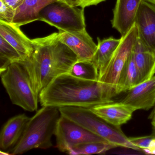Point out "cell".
<instances>
[{
	"label": "cell",
	"mask_w": 155,
	"mask_h": 155,
	"mask_svg": "<svg viewBox=\"0 0 155 155\" xmlns=\"http://www.w3.org/2000/svg\"><path fill=\"white\" fill-rule=\"evenodd\" d=\"M32 41L34 51L25 62L34 90L39 95L41 91L57 77L70 73L78 60L76 54L60 40L58 33Z\"/></svg>",
	"instance_id": "1"
},
{
	"label": "cell",
	"mask_w": 155,
	"mask_h": 155,
	"mask_svg": "<svg viewBox=\"0 0 155 155\" xmlns=\"http://www.w3.org/2000/svg\"><path fill=\"white\" fill-rule=\"evenodd\" d=\"M113 96L98 81L62 74L43 88L39 95L42 107L89 108L113 102Z\"/></svg>",
	"instance_id": "2"
},
{
	"label": "cell",
	"mask_w": 155,
	"mask_h": 155,
	"mask_svg": "<svg viewBox=\"0 0 155 155\" xmlns=\"http://www.w3.org/2000/svg\"><path fill=\"white\" fill-rule=\"evenodd\" d=\"M61 116L59 108L42 107L30 118L20 139L12 150V155L23 154L34 149L51 147V138Z\"/></svg>",
	"instance_id": "3"
},
{
	"label": "cell",
	"mask_w": 155,
	"mask_h": 155,
	"mask_svg": "<svg viewBox=\"0 0 155 155\" xmlns=\"http://www.w3.org/2000/svg\"><path fill=\"white\" fill-rule=\"evenodd\" d=\"M25 61L12 63L1 72V77L12 104L33 112L38 109L39 95L33 87Z\"/></svg>",
	"instance_id": "4"
},
{
	"label": "cell",
	"mask_w": 155,
	"mask_h": 155,
	"mask_svg": "<svg viewBox=\"0 0 155 155\" xmlns=\"http://www.w3.org/2000/svg\"><path fill=\"white\" fill-rule=\"evenodd\" d=\"M61 115L82 126L93 134L116 146L140 150L132 144L120 127H114L95 115L88 108L63 107L59 108Z\"/></svg>",
	"instance_id": "5"
},
{
	"label": "cell",
	"mask_w": 155,
	"mask_h": 155,
	"mask_svg": "<svg viewBox=\"0 0 155 155\" xmlns=\"http://www.w3.org/2000/svg\"><path fill=\"white\" fill-rule=\"evenodd\" d=\"M138 36L136 23L130 30L120 38V42L104 69L99 74L98 81L113 97L117 94L118 81L120 72L132 54Z\"/></svg>",
	"instance_id": "6"
},
{
	"label": "cell",
	"mask_w": 155,
	"mask_h": 155,
	"mask_svg": "<svg viewBox=\"0 0 155 155\" xmlns=\"http://www.w3.org/2000/svg\"><path fill=\"white\" fill-rule=\"evenodd\" d=\"M84 9L73 7L65 0H59L46 6L40 12L38 20L66 31L86 29Z\"/></svg>",
	"instance_id": "7"
},
{
	"label": "cell",
	"mask_w": 155,
	"mask_h": 155,
	"mask_svg": "<svg viewBox=\"0 0 155 155\" xmlns=\"http://www.w3.org/2000/svg\"><path fill=\"white\" fill-rule=\"evenodd\" d=\"M55 136L57 147L61 152L66 153L71 148L79 144L107 141L61 115L57 123Z\"/></svg>",
	"instance_id": "8"
},
{
	"label": "cell",
	"mask_w": 155,
	"mask_h": 155,
	"mask_svg": "<svg viewBox=\"0 0 155 155\" xmlns=\"http://www.w3.org/2000/svg\"><path fill=\"white\" fill-rule=\"evenodd\" d=\"M58 36L60 40L76 54L78 61L91 60L97 45L86 29L75 31L59 30Z\"/></svg>",
	"instance_id": "9"
},
{
	"label": "cell",
	"mask_w": 155,
	"mask_h": 155,
	"mask_svg": "<svg viewBox=\"0 0 155 155\" xmlns=\"http://www.w3.org/2000/svg\"><path fill=\"white\" fill-rule=\"evenodd\" d=\"M120 102L130 107L134 111L149 110L155 107V76L130 90Z\"/></svg>",
	"instance_id": "10"
},
{
	"label": "cell",
	"mask_w": 155,
	"mask_h": 155,
	"mask_svg": "<svg viewBox=\"0 0 155 155\" xmlns=\"http://www.w3.org/2000/svg\"><path fill=\"white\" fill-rule=\"evenodd\" d=\"M141 1L142 0H117L111 24L121 36L126 35L135 24Z\"/></svg>",
	"instance_id": "11"
},
{
	"label": "cell",
	"mask_w": 155,
	"mask_h": 155,
	"mask_svg": "<svg viewBox=\"0 0 155 155\" xmlns=\"http://www.w3.org/2000/svg\"><path fill=\"white\" fill-rule=\"evenodd\" d=\"M135 23L139 37L155 52V5L142 0Z\"/></svg>",
	"instance_id": "12"
},
{
	"label": "cell",
	"mask_w": 155,
	"mask_h": 155,
	"mask_svg": "<svg viewBox=\"0 0 155 155\" xmlns=\"http://www.w3.org/2000/svg\"><path fill=\"white\" fill-rule=\"evenodd\" d=\"M89 109L104 121L117 127L130 120L134 112L130 107L120 101L101 104Z\"/></svg>",
	"instance_id": "13"
},
{
	"label": "cell",
	"mask_w": 155,
	"mask_h": 155,
	"mask_svg": "<svg viewBox=\"0 0 155 155\" xmlns=\"http://www.w3.org/2000/svg\"><path fill=\"white\" fill-rule=\"evenodd\" d=\"M19 26L0 20V36L13 46L26 60L30 58L34 50L32 40L23 33Z\"/></svg>",
	"instance_id": "14"
},
{
	"label": "cell",
	"mask_w": 155,
	"mask_h": 155,
	"mask_svg": "<svg viewBox=\"0 0 155 155\" xmlns=\"http://www.w3.org/2000/svg\"><path fill=\"white\" fill-rule=\"evenodd\" d=\"M142 82L150 79L155 73V52L138 36L132 52Z\"/></svg>",
	"instance_id": "15"
},
{
	"label": "cell",
	"mask_w": 155,
	"mask_h": 155,
	"mask_svg": "<svg viewBox=\"0 0 155 155\" xmlns=\"http://www.w3.org/2000/svg\"><path fill=\"white\" fill-rule=\"evenodd\" d=\"M30 118L25 114H20L6 122L0 135L1 150L6 151L14 147L20 139Z\"/></svg>",
	"instance_id": "16"
},
{
	"label": "cell",
	"mask_w": 155,
	"mask_h": 155,
	"mask_svg": "<svg viewBox=\"0 0 155 155\" xmlns=\"http://www.w3.org/2000/svg\"><path fill=\"white\" fill-rule=\"evenodd\" d=\"M59 0H24L16 9L12 23L21 27L38 20L39 15L46 6Z\"/></svg>",
	"instance_id": "17"
},
{
	"label": "cell",
	"mask_w": 155,
	"mask_h": 155,
	"mask_svg": "<svg viewBox=\"0 0 155 155\" xmlns=\"http://www.w3.org/2000/svg\"><path fill=\"white\" fill-rule=\"evenodd\" d=\"M120 39L110 37L101 40L97 38V51L91 59L99 71V74L105 68L110 61L120 42Z\"/></svg>",
	"instance_id": "18"
},
{
	"label": "cell",
	"mask_w": 155,
	"mask_h": 155,
	"mask_svg": "<svg viewBox=\"0 0 155 155\" xmlns=\"http://www.w3.org/2000/svg\"><path fill=\"white\" fill-rule=\"evenodd\" d=\"M142 82L132 54L123 67L118 81L117 94L128 91Z\"/></svg>",
	"instance_id": "19"
},
{
	"label": "cell",
	"mask_w": 155,
	"mask_h": 155,
	"mask_svg": "<svg viewBox=\"0 0 155 155\" xmlns=\"http://www.w3.org/2000/svg\"><path fill=\"white\" fill-rule=\"evenodd\" d=\"M115 147L116 146L107 141L88 142L73 146L67 153L71 155L103 154Z\"/></svg>",
	"instance_id": "20"
},
{
	"label": "cell",
	"mask_w": 155,
	"mask_h": 155,
	"mask_svg": "<svg viewBox=\"0 0 155 155\" xmlns=\"http://www.w3.org/2000/svg\"><path fill=\"white\" fill-rule=\"evenodd\" d=\"M0 59L1 72L5 70L12 63L26 61L25 58L1 36H0Z\"/></svg>",
	"instance_id": "21"
},
{
	"label": "cell",
	"mask_w": 155,
	"mask_h": 155,
	"mask_svg": "<svg viewBox=\"0 0 155 155\" xmlns=\"http://www.w3.org/2000/svg\"><path fill=\"white\" fill-rule=\"evenodd\" d=\"M70 74L83 79L98 81V71L91 60L78 61Z\"/></svg>",
	"instance_id": "22"
},
{
	"label": "cell",
	"mask_w": 155,
	"mask_h": 155,
	"mask_svg": "<svg viewBox=\"0 0 155 155\" xmlns=\"http://www.w3.org/2000/svg\"><path fill=\"white\" fill-rule=\"evenodd\" d=\"M16 9L0 0V20L12 23L16 13Z\"/></svg>",
	"instance_id": "23"
},
{
	"label": "cell",
	"mask_w": 155,
	"mask_h": 155,
	"mask_svg": "<svg viewBox=\"0 0 155 155\" xmlns=\"http://www.w3.org/2000/svg\"><path fill=\"white\" fill-rule=\"evenodd\" d=\"M155 137L153 136H147L144 137H129L130 142L137 147L140 149L144 151L147 150L149 148L151 141Z\"/></svg>",
	"instance_id": "24"
},
{
	"label": "cell",
	"mask_w": 155,
	"mask_h": 155,
	"mask_svg": "<svg viewBox=\"0 0 155 155\" xmlns=\"http://www.w3.org/2000/svg\"><path fill=\"white\" fill-rule=\"evenodd\" d=\"M73 7H80L84 9L86 7L98 5L106 0H65Z\"/></svg>",
	"instance_id": "25"
},
{
	"label": "cell",
	"mask_w": 155,
	"mask_h": 155,
	"mask_svg": "<svg viewBox=\"0 0 155 155\" xmlns=\"http://www.w3.org/2000/svg\"><path fill=\"white\" fill-rule=\"evenodd\" d=\"M7 4L13 8L16 9L19 7L24 0H3Z\"/></svg>",
	"instance_id": "26"
},
{
	"label": "cell",
	"mask_w": 155,
	"mask_h": 155,
	"mask_svg": "<svg viewBox=\"0 0 155 155\" xmlns=\"http://www.w3.org/2000/svg\"><path fill=\"white\" fill-rule=\"evenodd\" d=\"M144 152L147 154H155V137L151 141L148 149Z\"/></svg>",
	"instance_id": "27"
},
{
	"label": "cell",
	"mask_w": 155,
	"mask_h": 155,
	"mask_svg": "<svg viewBox=\"0 0 155 155\" xmlns=\"http://www.w3.org/2000/svg\"><path fill=\"white\" fill-rule=\"evenodd\" d=\"M154 117H155V106L154 107V109L152 110V112L150 113V115H149V118L150 119H151L152 118Z\"/></svg>",
	"instance_id": "28"
},
{
	"label": "cell",
	"mask_w": 155,
	"mask_h": 155,
	"mask_svg": "<svg viewBox=\"0 0 155 155\" xmlns=\"http://www.w3.org/2000/svg\"><path fill=\"white\" fill-rule=\"evenodd\" d=\"M151 120H151V125H152V127H153V128H154L155 131V117L152 118Z\"/></svg>",
	"instance_id": "29"
},
{
	"label": "cell",
	"mask_w": 155,
	"mask_h": 155,
	"mask_svg": "<svg viewBox=\"0 0 155 155\" xmlns=\"http://www.w3.org/2000/svg\"><path fill=\"white\" fill-rule=\"evenodd\" d=\"M146 1L155 5V0H145Z\"/></svg>",
	"instance_id": "30"
}]
</instances>
